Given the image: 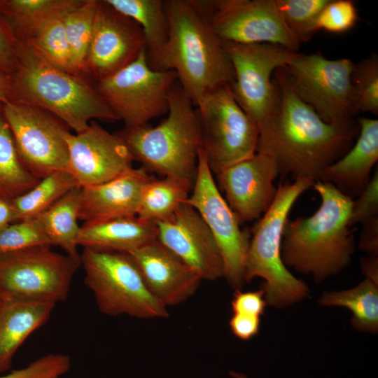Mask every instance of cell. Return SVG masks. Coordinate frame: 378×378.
I'll use <instances>...</instances> for the list:
<instances>
[{
    "mask_svg": "<svg viewBox=\"0 0 378 378\" xmlns=\"http://www.w3.org/2000/svg\"><path fill=\"white\" fill-rule=\"evenodd\" d=\"M274 74L279 104L258 127L256 153L273 158L282 176L319 181L324 170L350 149L356 129L352 122L323 120L295 93L283 68Z\"/></svg>",
    "mask_w": 378,
    "mask_h": 378,
    "instance_id": "6da1fadb",
    "label": "cell"
},
{
    "mask_svg": "<svg viewBox=\"0 0 378 378\" xmlns=\"http://www.w3.org/2000/svg\"><path fill=\"white\" fill-rule=\"evenodd\" d=\"M216 4V1H164L169 34L155 69L174 71L195 106L234 78L229 56L211 26Z\"/></svg>",
    "mask_w": 378,
    "mask_h": 378,
    "instance_id": "7a4b0ae2",
    "label": "cell"
},
{
    "mask_svg": "<svg viewBox=\"0 0 378 378\" xmlns=\"http://www.w3.org/2000/svg\"><path fill=\"white\" fill-rule=\"evenodd\" d=\"M312 188L321 197V205L309 217L287 220L281 258L286 267L311 274L321 282L351 260L354 239L349 218L353 200L326 181H316Z\"/></svg>",
    "mask_w": 378,
    "mask_h": 378,
    "instance_id": "3957f363",
    "label": "cell"
},
{
    "mask_svg": "<svg viewBox=\"0 0 378 378\" xmlns=\"http://www.w3.org/2000/svg\"><path fill=\"white\" fill-rule=\"evenodd\" d=\"M18 57L17 68L10 76L9 102L46 110L76 133L85 130L92 120H118L96 86L83 76L50 65L29 46L20 41Z\"/></svg>",
    "mask_w": 378,
    "mask_h": 378,
    "instance_id": "277c9868",
    "label": "cell"
},
{
    "mask_svg": "<svg viewBox=\"0 0 378 378\" xmlns=\"http://www.w3.org/2000/svg\"><path fill=\"white\" fill-rule=\"evenodd\" d=\"M177 81L173 86L167 116L159 125L148 124L115 132L134 160L147 171L174 177L193 185L202 148L197 108Z\"/></svg>",
    "mask_w": 378,
    "mask_h": 378,
    "instance_id": "5b68a950",
    "label": "cell"
},
{
    "mask_svg": "<svg viewBox=\"0 0 378 378\" xmlns=\"http://www.w3.org/2000/svg\"><path fill=\"white\" fill-rule=\"evenodd\" d=\"M314 183L312 179L299 177L293 183L279 184L273 203L258 219L250 238L244 281L262 278L260 289L267 304L274 307H286L309 296L307 284L294 276L283 262L281 242L293 204Z\"/></svg>",
    "mask_w": 378,
    "mask_h": 378,
    "instance_id": "8992f818",
    "label": "cell"
},
{
    "mask_svg": "<svg viewBox=\"0 0 378 378\" xmlns=\"http://www.w3.org/2000/svg\"><path fill=\"white\" fill-rule=\"evenodd\" d=\"M80 265L85 285L103 314L138 318L168 317L167 307L150 291L128 253L84 248Z\"/></svg>",
    "mask_w": 378,
    "mask_h": 378,
    "instance_id": "52a82bcc",
    "label": "cell"
},
{
    "mask_svg": "<svg viewBox=\"0 0 378 378\" xmlns=\"http://www.w3.org/2000/svg\"><path fill=\"white\" fill-rule=\"evenodd\" d=\"M177 81L174 71L151 68L144 50L127 66L97 82L96 88L118 120L126 128H133L167 113L171 91Z\"/></svg>",
    "mask_w": 378,
    "mask_h": 378,
    "instance_id": "ba28073f",
    "label": "cell"
},
{
    "mask_svg": "<svg viewBox=\"0 0 378 378\" xmlns=\"http://www.w3.org/2000/svg\"><path fill=\"white\" fill-rule=\"evenodd\" d=\"M80 265V260L48 245L0 253V298L63 301Z\"/></svg>",
    "mask_w": 378,
    "mask_h": 378,
    "instance_id": "9c48e42d",
    "label": "cell"
},
{
    "mask_svg": "<svg viewBox=\"0 0 378 378\" xmlns=\"http://www.w3.org/2000/svg\"><path fill=\"white\" fill-rule=\"evenodd\" d=\"M350 59H329L320 52H296L283 70L295 93L326 122H352L356 114Z\"/></svg>",
    "mask_w": 378,
    "mask_h": 378,
    "instance_id": "30bf717a",
    "label": "cell"
},
{
    "mask_svg": "<svg viewBox=\"0 0 378 378\" xmlns=\"http://www.w3.org/2000/svg\"><path fill=\"white\" fill-rule=\"evenodd\" d=\"M196 107L202 149L212 173L255 154L258 128L236 102L230 85L215 90Z\"/></svg>",
    "mask_w": 378,
    "mask_h": 378,
    "instance_id": "8fae6325",
    "label": "cell"
},
{
    "mask_svg": "<svg viewBox=\"0 0 378 378\" xmlns=\"http://www.w3.org/2000/svg\"><path fill=\"white\" fill-rule=\"evenodd\" d=\"M231 61L232 94L258 128L278 108L280 92L272 75L286 66L295 52L271 43H237L222 41Z\"/></svg>",
    "mask_w": 378,
    "mask_h": 378,
    "instance_id": "7c38bea8",
    "label": "cell"
},
{
    "mask_svg": "<svg viewBox=\"0 0 378 378\" xmlns=\"http://www.w3.org/2000/svg\"><path fill=\"white\" fill-rule=\"evenodd\" d=\"M3 113L24 167L41 179L58 171H68L66 136L69 128L42 108L6 102Z\"/></svg>",
    "mask_w": 378,
    "mask_h": 378,
    "instance_id": "4fadbf2b",
    "label": "cell"
},
{
    "mask_svg": "<svg viewBox=\"0 0 378 378\" xmlns=\"http://www.w3.org/2000/svg\"><path fill=\"white\" fill-rule=\"evenodd\" d=\"M186 202L197 210L211 232L222 256L223 276L230 286L240 290L245 282L251 236L241 229L238 217L223 197L202 148L199 153L192 192Z\"/></svg>",
    "mask_w": 378,
    "mask_h": 378,
    "instance_id": "5bb4252c",
    "label": "cell"
},
{
    "mask_svg": "<svg viewBox=\"0 0 378 378\" xmlns=\"http://www.w3.org/2000/svg\"><path fill=\"white\" fill-rule=\"evenodd\" d=\"M222 41L271 43L297 52L300 42L286 24L276 0H220L211 17Z\"/></svg>",
    "mask_w": 378,
    "mask_h": 378,
    "instance_id": "9a60e30c",
    "label": "cell"
},
{
    "mask_svg": "<svg viewBox=\"0 0 378 378\" xmlns=\"http://www.w3.org/2000/svg\"><path fill=\"white\" fill-rule=\"evenodd\" d=\"M68 172L77 186L106 183L133 168L134 158L122 138L95 120L81 132L66 136Z\"/></svg>",
    "mask_w": 378,
    "mask_h": 378,
    "instance_id": "2e32d148",
    "label": "cell"
},
{
    "mask_svg": "<svg viewBox=\"0 0 378 378\" xmlns=\"http://www.w3.org/2000/svg\"><path fill=\"white\" fill-rule=\"evenodd\" d=\"M144 50L140 27L105 0L98 1L85 74L97 83L127 66Z\"/></svg>",
    "mask_w": 378,
    "mask_h": 378,
    "instance_id": "e0dca14e",
    "label": "cell"
},
{
    "mask_svg": "<svg viewBox=\"0 0 378 378\" xmlns=\"http://www.w3.org/2000/svg\"><path fill=\"white\" fill-rule=\"evenodd\" d=\"M158 240L202 279L216 280L224 274L218 244L200 214L186 202L169 219L155 222Z\"/></svg>",
    "mask_w": 378,
    "mask_h": 378,
    "instance_id": "ac0fdd59",
    "label": "cell"
},
{
    "mask_svg": "<svg viewBox=\"0 0 378 378\" xmlns=\"http://www.w3.org/2000/svg\"><path fill=\"white\" fill-rule=\"evenodd\" d=\"M216 175L227 204L240 222L260 219L276 195L274 181L279 172L274 160L267 155L255 153Z\"/></svg>",
    "mask_w": 378,
    "mask_h": 378,
    "instance_id": "d6986e66",
    "label": "cell"
},
{
    "mask_svg": "<svg viewBox=\"0 0 378 378\" xmlns=\"http://www.w3.org/2000/svg\"><path fill=\"white\" fill-rule=\"evenodd\" d=\"M148 289L166 307L187 300L200 286V273L158 239L128 253Z\"/></svg>",
    "mask_w": 378,
    "mask_h": 378,
    "instance_id": "ffe728a7",
    "label": "cell"
},
{
    "mask_svg": "<svg viewBox=\"0 0 378 378\" xmlns=\"http://www.w3.org/2000/svg\"><path fill=\"white\" fill-rule=\"evenodd\" d=\"M144 167L104 183L80 188L79 220L95 223L137 216L142 188L150 179Z\"/></svg>",
    "mask_w": 378,
    "mask_h": 378,
    "instance_id": "44dd1931",
    "label": "cell"
},
{
    "mask_svg": "<svg viewBox=\"0 0 378 378\" xmlns=\"http://www.w3.org/2000/svg\"><path fill=\"white\" fill-rule=\"evenodd\" d=\"M359 136L342 157L328 167L319 181L332 184L353 200L365 189L378 160V120L359 118Z\"/></svg>",
    "mask_w": 378,
    "mask_h": 378,
    "instance_id": "7402d4cb",
    "label": "cell"
},
{
    "mask_svg": "<svg viewBox=\"0 0 378 378\" xmlns=\"http://www.w3.org/2000/svg\"><path fill=\"white\" fill-rule=\"evenodd\" d=\"M50 302L0 298V373L10 370L18 349L50 318Z\"/></svg>",
    "mask_w": 378,
    "mask_h": 378,
    "instance_id": "603a6c76",
    "label": "cell"
},
{
    "mask_svg": "<svg viewBox=\"0 0 378 378\" xmlns=\"http://www.w3.org/2000/svg\"><path fill=\"white\" fill-rule=\"evenodd\" d=\"M158 239L155 223L139 216L124 217L81 226L78 246L129 253Z\"/></svg>",
    "mask_w": 378,
    "mask_h": 378,
    "instance_id": "cb8c5ba5",
    "label": "cell"
},
{
    "mask_svg": "<svg viewBox=\"0 0 378 378\" xmlns=\"http://www.w3.org/2000/svg\"><path fill=\"white\" fill-rule=\"evenodd\" d=\"M83 0H0V14L14 38L25 42L43 26L62 18Z\"/></svg>",
    "mask_w": 378,
    "mask_h": 378,
    "instance_id": "d4e9b609",
    "label": "cell"
},
{
    "mask_svg": "<svg viewBox=\"0 0 378 378\" xmlns=\"http://www.w3.org/2000/svg\"><path fill=\"white\" fill-rule=\"evenodd\" d=\"M118 13L133 20L141 29L149 65L153 69L166 46L169 34L164 1L105 0Z\"/></svg>",
    "mask_w": 378,
    "mask_h": 378,
    "instance_id": "484cf974",
    "label": "cell"
},
{
    "mask_svg": "<svg viewBox=\"0 0 378 378\" xmlns=\"http://www.w3.org/2000/svg\"><path fill=\"white\" fill-rule=\"evenodd\" d=\"M80 195V188L76 187L36 217L51 246H59L65 254L78 260Z\"/></svg>",
    "mask_w": 378,
    "mask_h": 378,
    "instance_id": "4316f807",
    "label": "cell"
},
{
    "mask_svg": "<svg viewBox=\"0 0 378 378\" xmlns=\"http://www.w3.org/2000/svg\"><path fill=\"white\" fill-rule=\"evenodd\" d=\"M193 185L174 178H150L144 186L137 216L158 222L172 217L188 198Z\"/></svg>",
    "mask_w": 378,
    "mask_h": 378,
    "instance_id": "83f0119b",
    "label": "cell"
},
{
    "mask_svg": "<svg viewBox=\"0 0 378 378\" xmlns=\"http://www.w3.org/2000/svg\"><path fill=\"white\" fill-rule=\"evenodd\" d=\"M319 303L344 307L352 313L351 324L358 331L375 333L378 330V284L365 279L356 287L325 292Z\"/></svg>",
    "mask_w": 378,
    "mask_h": 378,
    "instance_id": "f1b7e54d",
    "label": "cell"
},
{
    "mask_svg": "<svg viewBox=\"0 0 378 378\" xmlns=\"http://www.w3.org/2000/svg\"><path fill=\"white\" fill-rule=\"evenodd\" d=\"M76 187L78 186L68 171H58L40 179L28 191L11 200L15 222L40 216Z\"/></svg>",
    "mask_w": 378,
    "mask_h": 378,
    "instance_id": "f546056e",
    "label": "cell"
},
{
    "mask_svg": "<svg viewBox=\"0 0 378 378\" xmlns=\"http://www.w3.org/2000/svg\"><path fill=\"white\" fill-rule=\"evenodd\" d=\"M0 103V198L13 200L34 187L40 179L22 163Z\"/></svg>",
    "mask_w": 378,
    "mask_h": 378,
    "instance_id": "4dcf8cb0",
    "label": "cell"
},
{
    "mask_svg": "<svg viewBox=\"0 0 378 378\" xmlns=\"http://www.w3.org/2000/svg\"><path fill=\"white\" fill-rule=\"evenodd\" d=\"M97 0H83L63 17L75 74L83 76L91 43Z\"/></svg>",
    "mask_w": 378,
    "mask_h": 378,
    "instance_id": "1f68e13d",
    "label": "cell"
},
{
    "mask_svg": "<svg viewBox=\"0 0 378 378\" xmlns=\"http://www.w3.org/2000/svg\"><path fill=\"white\" fill-rule=\"evenodd\" d=\"M62 18L55 19L48 22L29 39L22 43L29 46L50 65L76 75L73 66Z\"/></svg>",
    "mask_w": 378,
    "mask_h": 378,
    "instance_id": "d6a6232c",
    "label": "cell"
},
{
    "mask_svg": "<svg viewBox=\"0 0 378 378\" xmlns=\"http://www.w3.org/2000/svg\"><path fill=\"white\" fill-rule=\"evenodd\" d=\"M330 0H276L286 24L300 43L307 42L318 31L317 18Z\"/></svg>",
    "mask_w": 378,
    "mask_h": 378,
    "instance_id": "836d02e7",
    "label": "cell"
},
{
    "mask_svg": "<svg viewBox=\"0 0 378 378\" xmlns=\"http://www.w3.org/2000/svg\"><path fill=\"white\" fill-rule=\"evenodd\" d=\"M354 111L378 115V57L374 53L355 64L351 74Z\"/></svg>",
    "mask_w": 378,
    "mask_h": 378,
    "instance_id": "e575fe53",
    "label": "cell"
},
{
    "mask_svg": "<svg viewBox=\"0 0 378 378\" xmlns=\"http://www.w3.org/2000/svg\"><path fill=\"white\" fill-rule=\"evenodd\" d=\"M43 245L51 246L36 217L12 223L0 230V253Z\"/></svg>",
    "mask_w": 378,
    "mask_h": 378,
    "instance_id": "d590c367",
    "label": "cell"
},
{
    "mask_svg": "<svg viewBox=\"0 0 378 378\" xmlns=\"http://www.w3.org/2000/svg\"><path fill=\"white\" fill-rule=\"evenodd\" d=\"M358 20L357 9L350 0H330L316 20L317 30L340 34L351 29Z\"/></svg>",
    "mask_w": 378,
    "mask_h": 378,
    "instance_id": "8d00e7d4",
    "label": "cell"
},
{
    "mask_svg": "<svg viewBox=\"0 0 378 378\" xmlns=\"http://www.w3.org/2000/svg\"><path fill=\"white\" fill-rule=\"evenodd\" d=\"M70 367L71 359L69 356L50 354L31 362L25 368L0 376V378H59L67 372Z\"/></svg>",
    "mask_w": 378,
    "mask_h": 378,
    "instance_id": "74e56055",
    "label": "cell"
},
{
    "mask_svg": "<svg viewBox=\"0 0 378 378\" xmlns=\"http://www.w3.org/2000/svg\"><path fill=\"white\" fill-rule=\"evenodd\" d=\"M378 216V170L373 173L371 178L358 196L352 201L349 225L351 227Z\"/></svg>",
    "mask_w": 378,
    "mask_h": 378,
    "instance_id": "f35d334b",
    "label": "cell"
},
{
    "mask_svg": "<svg viewBox=\"0 0 378 378\" xmlns=\"http://www.w3.org/2000/svg\"><path fill=\"white\" fill-rule=\"evenodd\" d=\"M18 41L0 14V74L11 76L18 62Z\"/></svg>",
    "mask_w": 378,
    "mask_h": 378,
    "instance_id": "ab89813d",
    "label": "cell"
},
{
    "mask_svg": "<svg viewBox=\"0 0 378 378\" xmlns=\"http://www.w3.org/2000/svg\"><path fill=\"white\" fill-rule=\"evenodd\" d=\"M231 301L233 313L260 316L265 313L267 302L262 289L256 291L242 292L235 290Z\"/></svg>",
    "mask_w": 378,
    "mask_h": 378,
    "instance_id": "60d3db41",
    "label": "cell"
},
{
    "mask_svg": "<svg viewBox=\"0 0 378 378\" xmlns=\"http://www.w3.org/2000/svg\"><path fill=\"white\" fill-rule=\"evenodd\" d=\"M260 325V316L244 314L233 313L229 321L232 333L242 340H248L258 334Z\"/></svg>",
    "mask_w": 378,
    "mask_h": 378,
    "instance_id": "b9f144b4",
    "label": "cell"
},
{
    "mask_svg": "<svg viewBox=\"0 0 378 378\" xmlns=\"http://www.w3.org/2000/svg\"><path fill=\"white\" fill-rule=\"evenodd\" d=\"M360 236L359 247L369 255L378 254V216L370 218L363 223Z\"/></svg>",
    "mask_w": 378,
    "mask_h": 378,
    "instance_id": "7bdbcfd3",
    "label": "cell"
},
{
    "mask_svg": "<svg viewBox=\"0 0 378 378\" xmlns=\"http://www.w3.org/2000/svg\"><path fill=\"white\" fill-rule=\"evenodd\" d=\"M360 266L363 274L366 279L378 284V259L377 256L369 255L363 258L360 260Z\"/></svg>",
    "mask_w": 378,
    "mask_h": 378,
    "instance_id": "ee69618b",
    "label": "cell"
},
{
    "mask_svg": "<svg viewBox=\"0 0 378 378\" xmlns=\"http://www.w3.org/2000/svg\"><path fill=\"white\" fill-rule=\"evenodd\" d=\"M15 222L11 200L0 198V230Z\"/></svg>",
    "mask_w": 378,
    "mask_h": 378,
    "instance_id": "f6af8a7d",
    "label": "cell"
},
{
    "mask_svg": "<svg viewBox=\"0 0 378 378\" xmlns=\"http://www.w3.org/2000/svg\"><path fill=\"white\" fill-rule=\"evenodd\" d=\"M10 88V76L0 74V103L8 102Z\"/></svg>",
    "mask_w": 378,
    "mask_h": 378,
    "instance_id": "bcb514c9",
    "label": "cell"
},
{
    "mask_svg": "<svg viewBox=\"0 0 378 378\" xmlns=\"http://www.w3.org/2000/svg\"><path fill=\"white\" fill-rule=\"evenodd\" d=\"M232 377H234V378H248L244 374L240 373V372H233L232 373Z\"/></svg>",
    "mask_w": 378,
    "mask_h": 378,
    "instance_id": "7dc6e473",
    "label": "cell"
},
{
    "mask_svg": "<svg viewBox=\"0 0 378 378\" xmlns=\"http://www.w3.org/2000/svg\"><path fill=\"white\" fill-rule=\"evenodd\" d=\"M48 378H58V377H48Z\"/></svg>",
    "mask_w": 378,
    "mask_h": 378,
    "instance_id": "c3c4849f",
    "label": "cell"
}]
</instances>
